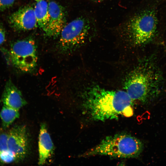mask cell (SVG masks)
<instances>
[{"label":"cell","mask_w":166,"mask_h":166,"mask_svg":"<svg viewBox=\"0 0 166 166\" xmlns=\"http://www.w3.org/2000/svg\"><path fill=\"white\" fill-rule=\"evenodd\" d=\"M34 0V10L38 25L43 30L49 20V2L47 0Z\"/></svg>","instance_id":"cell-12"},{"label":"cell","mask_w":166,"mask_h":166,"mask_svg":"<svg viewBox=\"0 0 166 166\" xmlns=\"http://www.w3.org/2000/svg\"><path fill=\"white\" fill-rule=\"evenodd\" d=\"M8 150L14 156L17 162L23 160L28 155L30 144L26 127L23 125L15 126L7 132Z\"/></svg>","instance_id":"cell-7"},{"label":"cell","mask_w":166,"mask_h":166,"mask_svg":"<svg viewBox=\"0 0 166 166\" xmlns=\"http://www.w3.org/2000/svg\"><path fill=\"white\" fill-rule=\"evenodd\" d=\"M97 1H103V0H96Z\"/></svg>","instance_id":"cell-17"},{"label":"cell","mask_w":166,"mask_h":166,"mask_svg":"<svg viewBox=\"0 0 166 166\" xmlns=\"http://www.w3.org/2000/svg\"><path fill=\"white\" fill-rule=\"evenodd\" d=\"M157 13L154 8L149 7L132 17L124 28L125 33L134 45H143L151 42L157 32Z\"/></svg>","instance_id":"cell-4"},{"label":"cell","mask_w":166,"mask_h":166,"mask_svg":"<svg viewBox=\"0 0 166 166\" xmlns=\"http://www.w3.org/2000/svg\"><path fill=\"white\" fill-rule=\"evenodd\" d=\"M143 148L142 142L136 137L125 133L107 136L82 156H105L118 158L138 157Z\"/></svg>","instance_id":"cell-3"},{"label":"cell","mask_w":166,"mask_h":166,"mask_svg":"<svg viewBox=\"0 0 166 166\" xmlns=\"http://www.w3.org/2000/svg\"><path fill=\"white\" fill-rule=\"evenodd\" d=\"M92 28L90 22L82 17L66 24L59 35L57 45L58 52L63 55L72 53L85 42Z\"/></svg>","instance_id":"cell-5"},{"label":"cell","mask_w":166,"mask_h":166,"mask_svg":"<svg viewBox=\"0 0 166 166\" xmlns=\"http://www.w3.org/2000/svg\"><path fill=\"white\" fill-rule=\"evenodd\" d=\"M1 100L4 105L18 110L27 103L21 92L10 80L6 83Z\"/></svg>","instance_id":"cell-10"},{"label":"cell","mask_w":166,"mask_h":166,"mask_svg":"<svg viewBox=\"0 0 166 166\" xmlns=\"http://www.w3.org/2000/svg\"><path fill=\"white\" fill-rule=\"evenodd\" d=\"M15 0H0V11H3L12 6Z\"/></svg>","instance_id":"cell-15"},{"label":"cell","mask_w":166,"mask_h":166,"mask_svg":"<svg viewBox=\"0 0 166 166\" xmlns=\"http://www.w3.org/2000/svg\"><path fill=\"white\" fill-rule=\"evenodd\" d=\"M48 2L49 20L43 31L47 36L55 38L59 36L66 24L65 12L57 2L52 0Z\"/></svg>","instance_id":"cell-8"},{"label":"cell","mask_w":166,"mask_h":166,"mask_svg":"<svg viewBox=\"0 0 166 166\" xmlns=\"http://www.w3.org/2000/svg\"><path fill=\"white\" fill-rule=\"evenodd\" d=\"M5 31L2 26L0 23V45L2 44L5 40Z\"/></svg>","instance_id":"cell-16"},{"label":"cell","mask_w":166,"mask_h":166,"mask_svg":"<svg viewBox=\"0 0 166 166\" xmlns=\"http://www.w3.org/2000/svg\"><path fill=\"white\" fill-rule=\"evenodd\" d=\"M38 150L39 164H45L47 160L53 154L54 146L50 136L48 132L46 124H41L39 136Z\"/></svg>","instance_id":"cell-11"},{"label":"cell","mask_w":166,"mask_h":166,"mask_svg":"<svg viewBox=\"0 0 166 166\" xmlns=\"http://www.w3.org/2000/svg\"><path fill=\"white\" fill-rule=\"evenodd\" d=\"M9 57L13 65L25 72H30L37 66L38 57L36 44L31 38L18 40L11 45Z\"/></svg>","instance_id":"cell-6"},{"label":"cell","mask_w":166,"mask_h":166,"mask_svg":"<svg viewBox=\"0 0 166 166\" xmlns=\"http://www.w3.org/2000/svg\"><path fill=\"white\" fill-rule=\"evenodd\" d=\"M8 21L11 27L16 31L31 30L38 26L34 8L30 5L22 7L13 13Z\"/></svg>","instance_id":"cell-9"},{"label":"cell","mask_w":166,"mask_h":166,"mask_svg":"<svg viewBox=\"0 0 166 166\" xmlns=\"http://www.w3.org/2000/svg\"><path fill=\"white\" fill-rule=\"evenodd\" d=\"M7 139V132H0V165L17 162L14 156L8 150Z\"/></svg>","instance_id":"cell-13"},{"label":"cell","mask_w":166,"mask_h":166,"mask_svg":"<svg viewBox=\"0 0 166 166\" xmlns=\"http://www.w3.org/2000/svg\"><path fill=\"white\" fill-rule=\"evenodd\" d=\"M164 78L153 58L146 57L128 76L124 89L132 101L144 103L161 92Z\"/></svg>","instance_id":"cell-2"},{"label":"cell","mask_w":166,"mask_h":166,"mask_svg":"<svg viewBox=\"0 0 166 166\" xmlns=\"http://www.w3.org/2000/svg\"><path fill=\"white\" fill-rule=\"evenodd\" d=\"M132 102L125 91L107 90L96 86L84 94L83 106L90 119L105 121L121 116L131 117Z\"/></svg>","instance_id":"cell-1"},{"label":"cell","mask_w":166,"mask_h":166,"mask_svg":"<svg viewBox=\"0 0 166 166\" xmlns=\"http://www.w3.org/2000/svg\"><path fill=\"white\" fill-rule=\"evenodd\" d=\"M19 116L18 110L4 105L0 113L3 128H8Z\"/></svg>","instance_id":"cell-14"}]
</instances>
